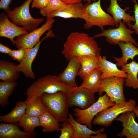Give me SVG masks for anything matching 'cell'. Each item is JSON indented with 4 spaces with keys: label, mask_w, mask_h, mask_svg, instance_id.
Instances as JSON below:
<instances>
[{
    "label": "cell",
    "mask_w": 138,
    "mask_h": 138,
    "mask_svg": "<svg viewBox=\"0 0 138 138\" xmlns=\"http://www.w3.org/2000/svg\"><path fill=\"white\" fill-rule=\"evenodd\" d=\"M66 4L81 3L82 0H61Z\"/></svg>",
    "instance_id": "39"
},
{
    "label": "cell",
    "mask_w": 138,
    "mask_h": 138,
    "mask_svg": "<svg viewBox=\"0 0 138 138\" xmlns=\"http://www.w3.org/2000/svg\"><path fill=\"white\" fill-rule=\"evenodd\" d=\"M85 13L83 19L85 23L84 28L89 29L94 26L99 27L103 31L104 27L106 26H115L112 17L106 13L102 8L101 0L92 3H87L84 5Z\"/></svg>",
    "instance_id": "3"
},
{
    "label": "cell",
    "mask_w": 138,
    "mask_h": 138,
    "mask_svg": "<svg viewBox=\"0 0 138 138\" xmlns=\"http://www.w3.org/2000/svg\"><path fill=\"white\" fill-rule=\"evenodd\" d=\"M126 25L125 23L121 21L118 27L112 28H110L106 30H104L101 32L94 35L93 37L95 38L105 37L108 42L114 45H117L119 42L125 43L130 42L138 47V43L132 37V34L135 33V31L127 28Z\"/></svg>",
    "instance_id": "9"
},
{
    "label": "cell",
    "mask_w": 138,
    "mask_h": 138,
    "mask_svg": "<svg viewBox=\"0 0 138 138\" xmlns=\"http://www.w3.org/2000/svg\"><path fill=\"white\" fill-rule=\"evenodd\" d=\"M16 123L0 124V138H32L36 137L35 131L28 132L21 131Z\"/></svg>",
    "instance_id": "18"
},
{
    "label": "cell",
    "mask_w": 138,
    "mask_h": 138,
    "mask_svg": "<svg viewBox=\"0 0 138 138\" xmlns=\"http://www.w3.org/2000/svg\"><path fill=\"white\" fill-rule=\"evenodd\" d=\"M94 94L85 88L77 86L72 88L67 94V105L68 108L76 106L83 109H87L96 102Z\"/></svg>",
    "instance_id": "10"
},
{
    "label": "cell",
    "mask_w": 138,
    "mask_h": 138,
    "mask_svg": "<svg viewBox=\"0 0 138 138\" xmlns=\"http://www.w3.org/2000/svg\"><path fill=\"white\" fill-rule=\"evenodd\" d=\"M71 88L60 81L57 76L48 75L39 78L27 88L25 93L27 96L25 101L28 103L44 93L63 91L67 93Z\"/></svg>",
    "instance_id": "2"
},
{
    "label": "cell",
    "mask_w": 138,
    "mask_h": 138,
    "mask_svg": "<svg viewBox=\"0 0 138 138\" xmlns=\"http://www.w3.org/2000/svg\"><path fill=\"white\" fill-rule=\"evenodd\" d=\"M101 71L98 68H95L83 79V83L79 87L87 88L94 94L98 92L101 82Z\"/></svg>",
    "instance_id": "26"
},
{
    "label": "cell",
    "mask_w": 138,
    "mask_h": 138,
    "mask_svg": "<svg viewBox=\"0 0 138 138\" xmlns=\"http://www.w3.org/2000/svg\"><path fill=\"white\" fill-rule=\"evenodd\" d=\"M25 54L24 49L20 48L16 50L12 49L8 55L14 60L20 63L23 60Z\"/></svg>",
    "instance_id": "33"
},
{
    "label": "cell",
    "mask_w": 138,
    "mask_h": 138,
    "mask_svg": "<svg viewBox=\"0 0 138 138\" xmlns=\"http://www.w3.org/2000/svg\"><path fill=\"white\" fill-rule=\"evenodd\" d=\"M17 85L15 82H0V105L2 107L8 105V98Z\"/></svg>",
    "instance_id": "28"
},
{
    "label": "cell",
    "mask_w": 138,
    "mask_h": 138,
    "mask_svg": "<svg viewBox=\"0 0 138 138\" xmlns=\"http://www.w3.org/2000/svg\"><path fill=\"white\" fill-rule=\"evenodd\" d=\"M27 31L22 27H19L8 19V17L4 12L0 15V36L9 39L14 44V38L21 35L27 34Z\"/></svg>",
    "instance_id": "14"
},
{
    "label": "cell",
    "mask_w": 138,
    "mask_h": 138,
    "mask_svg": "<svg viewBox=\"0 0 138 138\" xmlns=\"http://www.w3.org/2000/svg\"><path fill=\"white\" fill-rule=\"evenodd\" d=\"M47 111L40 96L38 97L28 103L26 113L31 116L39 117Z\"/></svg>",
    "instance_id": "30"
},
{
    "label": "cell",
    "mask_w": 138,
    "mask_h": 138,
    "mask_svg": "<svg viewBox=\"0 0 138 138\" xmlns=\"http://www.w3.org/2000/svg\"><path fill=\"white\" fill-rule=\"evenodd\" d=\"M85 13L84 5L81 3L66 4L50 13L47 18L59 17L65 19L79 18L83 19Z\"/></svg>",
    "instance_id": "17"
},
{
    "label": "cell",
    "mask_w": 138,
    "mask_h": 138,
    "mask_svg": "<svg viewBox=\"0 0 138 138\" xmlns=\"http://www.w3.org/2000/svg\"><path fill=\"white\" fill-rule=\"evenodd\" d=\"M117 44L122 52V56L121 57H113L116 62V64L117 66L121 67L125 65L127 63L128 60L131 59L133 60L134 57L138 55V47L132 43L119 42Z\"/></svg>",
    "instance_id": "20"
},
{
    "label": "cell",
    "mask_w": 138,
    "mask_h": 138,
    "mask_svg": "<svg viewBox=\"0 0 138 138\" xmlns=\"http://www.w3.org/2000/svg\"><path fill=\"white\" fill-rule=\"evenodd\" d=\"M53 34L52 32L49 31L45 36L33 48L30 49H24L25 54L24 57L20 63L16 65L18 71L22 72L27 78L32 79L35 78V75L32 68V62L36 57L39 50L40 44L45 39L48 37H52Z\"/></svg>",
    "instance_id": "12"
},
{
    "label": "cell",
    "mask_w": 138,
    "mask_h": 138,
    "mask_svg": "<svg viewBox=\"0 0 138 138\" xmlns=\"http://www.w3.org/2000/svg\"><path fill=\"white\" fill-rule=\"evenodd\" d=\"M124 78L112 77L101 79L98 92L99 95L101 96L105 92L110 100L118 104L126 101L123 87L125 84Z\"/></svg>",
    "instance_id": "8"
},
{
    "label": "cell",
    "mask_w": 138,
    "mask_h": 138,
    "mask_svg": "<svg viewBox=\"0 0 138 138\" xmlns=\"http://www.w3.org/2000/svg\"><path fill=\"white\" fill-rule=\"evenodd\" d=\"M28 103L25 101L17 102L14 108L7 114L0 116V121L7 123L19 122L26 113Z\"/></svg>",
    "instance_id": "23"
},
{
    "label": "cell",
    "mask_w": 138,
    "mask_h": 138,
    "mask_svg": "<svg viewBox=\"0 0 138 138\" xmlns=\"http://www.w3.org/2000/svg\"><path fill=\"white\" fill-rule=\"evenodd\" d=\"M110 4L106 8L107 12L111 15L114 21L115 26L118 27L121 21L126 24L129 27L131 28V22H135L134 16L131 15L129 13H127L126 11L129 10L130 8L126 7L125 8H122L119 5L118 1L121 0H110Z\"/></svg>",
    "instance_id": "16"
},
{
    "label": "cell",
    "mask_w": 138,
    "mask_h": 138,
    "mask_svg": "<svg viewBox=\"0 0 138 138\" xmlns=\"http://www.w3.org/2000/svg\"><path fill=\"white\" fill-rule=\"evenodd\" d=\"M12 0H1L0 2V8L5 12L10 9V5Z\"/></svg>",
    "instance_id": "36"
},
{
    "label": "cell",
    "mask_w": 138,
    "mask_h": 138,
    "mask_svg": "<svg viewBox=\"0 0 138 138\" xmlns=\"http://www.w3.org/2000/svg\"><path fill=\"white\" fill-rule=\"evenodd\" d=\"M136 117L133 111H128L114 120L122 122L123 128L117 136L121 138L125 136L126 138H138V123L135 120Z\"/></svg>",
    "instance_id": "13"
},
{
    "label": "cell",
    "mask_w": 138,
    "mask_h": 138,
    "mask_svg": "<svg viewBox=\"0 0 138 138\" xmlns=\"http://www.w3.org/2000/svg\"><path fill=\"white\" fill-rule=\"evenodd\" d=\"M136 103L135 100L131 99L128 101L115 104L98 113L94 118L92 123L94 125L108 127L112 124L113 121L119 115L126 111H133Z\"/></svg>",
    "instance_id": "7"
},
{
    "label": "cell",
    "mask_w": 138,
    "mask_h": 138,
    "mask_svg": "<svg viewBox=\"0 0 138 138\" xmlns=\"http://www.w3.org/2000/svg\"><path fill=\"white\" fill-rule=\"evenodd\" d=\"M81 68V65L77 57L72 58L64 70L58 76L59 80L62 83L71 88L77 87L76 78L78 75Z\"/></svg>",
    "instance_id": "15"
},
{
    "label": "cell",
    "mask_w": 138,
    "mask_h": 138,
    "mask_svg": "<svg viewBox=\"0 0 138 138\" xmlns=\"http://www.w3.org/2000/svg\"><path fill=\"white\" fill-rule=\"evenodd\" d=\"M68 121L74 128V132L71 138H90L91 135H96L99 132H103L105 131L104 128H101L96 131L91 130L86 125H83L77 122L71 113L68 114Z\"/></svg>",
    "instance_id": "21"
},
{
    "label": "cell",
    "mask_w": 138,
    "mask_h": 138,
    "mask_svg": "<svg viewBox=\"0 0 138 138\" xmlns=\"http://www.w3.org/2000/svg\"><path fill=\"white\" fill-rule=\"evenodd\" d=\"M99 55H87L77 57L81 65L78 75L82 79L92 71L98 68Z\"/></svg>",
    "instance_id": "24"
},
{
    "label": "cell",
    "mask_w": 138,
    "mask_h": 138,
    "mask_svg": "<svg viewBox=\"0 0 138 138\" xmlns=\"http://www.w3.org/2000/svg\"><path fill=\"white\" fill-rule=\"evenodd\" d=\"M33 0H26L19 6L5 12L13 23L22 26L25 30L30 32L37 28L44 21L43 18L35 19L31 15L29 6Z\"/></svg>",
    "instance_id": "5"
},
{
    "label": "cell",
    "mask_w": 138,
    "mask_h": 138,
    "mask_svg": "<svg viewBox=\"0 0 138 138\" xmlns=\"http://www.w3.org/2000/svg\"><path fill=\"white\" fill-rule=\"evenodd\" d=\"M101 132L98 133L95 135H93L91 136V138H106L107 137V134L105 133H102Z\"/></svg>",
    "instance_id": "38"
},
{
    "label": "cell",
    "mask_w": 138,
    "mask_h": 138,
    "mask_svg": "<svg viewBox=\"0 0 138 138\" xmlns=\"http://www.w3.org/2000/svg\"><path fill=\"white\" fill-rule=\"evenodd\" d=\"M40 126L43 128L44 132L48 133L61 131V124L50 113L47 111L44 113L39 117Z\"/></svg>",
    "instance_id": "27"
},
{
    "label": "cell",
    "mask_w": 138,
    "mask_h": 138,
    "mask_svg": "<svg viewBox=\"0 0 138 138\" xmlns=\"http://www.w3.org/2000/svg\"><path fill=\"white\" fill-rule=\"evenodd\" d=\"M16 65L7 61L0 60V79L3 81L15 82L20 76Z\"/></svg>",
    "instance_id": "22"
},
{
    "label": "cell",
    "mask_w": 138,
    "mask_h": 138,
    "mask_svg": "<svg viewBox=\"0 0 138 138\" xmlns=\"http://www.w3.org/2000/svg\"><path fill=\"white\" fill-rule=\"evenodd\" d=\"M121 67V70L125 72L128 75L125 79V86L138 90V63L133 60Z\"/></svg>",
    "instance_id": "25"
},
{
    "label": "cell",
    "mask_w": 138,
    "mask_h": 138,
    "mask_svg": "<svg viewBox=\"0 0 138 138\" xmlns=\"http://www.w3.org/2000/svg\"><path fill=\"white\" fill-rule=\"evenodd\" d=\"M98 68L101 71V80L112 77H122L126 78L128 77L126 73L119 70L116 64L107 60V56H99Z\"/></svg>",
    "instance_id": "19"
},
{
    "label": "cell",
    "mask_w": 138,
    "mask_h": 138,
    "mask_svg": "<svg viewBox=\"0 0 138 138\" xmlns=\"http://www.w3.org/2000/svg\"><path fill=\"white\" fill-rule=\"evenodd\" d=\"M49 0H33L31 3L32 8H36L40 9H43L48 5Z\"/></svg>",
    "instance_id": "35"
},
{
    "label": "cell",
    "mask_w": 138,
    "mask_h": 138,
    "mask_svg": "<svg viewBox=\"0 0 138 138\" xmlns=\"http://www.w3.org/2000/svg\"><path fill=\"white\" fill-rule=\"evenodd\" d=\"M115 103L112 101L107 94L100 96L97 100L85 109L78 108L74 109V115L75 120L78 123L85 124L90 129L92 128V123L94 117L99 112L113 106Z\"/></svg>",
    "instance_id": "6"
},
{
    "label": "cell",
    "mask_w": 138,
    "mask_h": 138,
    "mask_svg": "<svg viewBox=\"0 0 138 138\" xmlns=\"http://www.w3.org/2000/svg\"><path fill=\"white\" fill-rule=\"evenodd\" d=\"M19 126L22 127L25 132H32L35 128L40 126L39 117L31 116L25 113L19 122Z\"/></svg>",
    "instance_id": "29"
},
{
    "label": "cell",
    "mask_w": 138,
    "mask_h": 138,
    "mask_svg": "<svg viewBox=\"0 0 138 138\" xmlns=\"http://www.w3.org/2000/svg\"><path fill=\"white\" fill-rule=\"evenodd\" d=\"M84 2H86L87 3H91L92 1L95 2L97 1V0H83Z\"/></svg>",
    "instance_id": "41"
},
{
    "label": "cell",
    "mask_w": 138,
    "mask_h": 138,
    "mask_svg": "<svg viewBox=\"0 0 138 138\" xmlns=\"http://www.w3.org/2000/svg\"><path fill=\"white\" fill-rule=\"evenodd\" d=\"M55 20L48 18L45 23L41 27L36 28L29 33L17 37L14 45L18 49H30L33 48L39 42L41 36L46 31L51 29Z\"/></svg>",
    "instance_id": "11"
},
{
    "label": "cell",
    "mask_w": 138,
    "mask_h": 138,
    "mask_svg": "<svg viewBox=\"0 0 138 138\" xmlns=\"http://www.w3.org/2000/svg\"><path fill=\"white\" fill-rule=\"evenodd\" d=\"M101 50L94 37L76 31L71 32L67 37L61 53L69 61L74 56L100 55Z\"/></svg>",
    "instance_id": "1"
},
{
    "label": "cell",
    "mask_w": 138,
    "mask_h": 138,
    "mask_svg": "<svg viewBox=\"0 0 138 138\" xmlns=\"http://www.w3.org/2000/svg\"><path fill=\"white\" fill-rule=\"evenodd\" d=\"M132 2L134 3V17L135 23L133 25H132L131 28L134 30L135 33L138 36V4L136 0H132Z\"/></svg>",
    "instance_id": "34"
},
{
    "label": "cell",
    "mask_w": 138,
    "mask_h": 138,
    "mask_svg": "<svg viewBox=\"0 0 138 138\" xmlns=\"http://www.w3.org/2000/svg\"><path fill=\"white\" fill-rule=\"evenodd\" d=\"M133 111L135 114L136 117L138 118V105L135 107Z\"/></svg>",
    "instance_id": "40"
},
{
    "label": "cell",
    "mask_w": 138,
    "mask_h": 138,
    "mask_svg": "<svg viewBox=\"0 0 138 138\" xmlns=\"http://www.w3.org/2000/svg\"><path fill=\"white\" fill-rule=\"evenodd\" d=\"M67 93L59 91L53 93H44L40 96L47 111L59 122L68 120V107L66 103Z\"/></svg>",
    "instance_id": "4"
},
{
    "label": "cell",
    "mask_w": 138,
    "mask_h": 138,
    "mask_svg": "<svg viewBox=\"0 0 138 138\" xmlns=\"http://www.w3.org/2000/svg\"><path fill=\"white\" fill-rule=\"evenodd\" d=\"M66 5L61 0H49L47 6L43 9H40V13L42 16L47 18L51 13Z\"/></svg>",
    "instance_id": "31"
},
{
    "label": "cell",
    "mask_w": 138,
    "mask_h": 138,
    "mask_svg": "<svg viewBox=\"0 0 138 138\" xmlns=\"http://www.w3.org/2000/svg\"><path fill=\"white\" fill-rule=\"evenodd\" d=\"M61 134L59 138H71L74 132V128L72 124L67 120L61 124Z\"/></svg>",
    "instance_id": "32"
},
{
    "label": "cell",
    "mask_w": 138,
    "mask_h": 138,
    "mask_svg": "<svg viewBox=\"0 0 138 138\" xmlns=\"http://www.w3.org/2000/svg\"><path fill=\"white\" fill-rule=\"evenodd\" d=\"M12 49L0 43V52L4 54H8Z\"/></svg>",
    "instance_id": "37"
}]
</instances>
